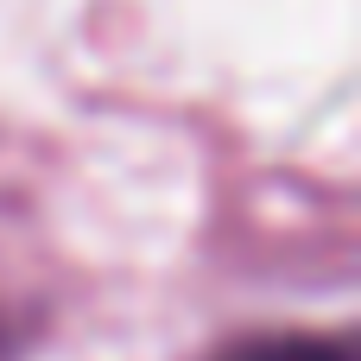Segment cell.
Listing matches in <instances>:
<instances>
[{
	"mask_svg": "<svg viewBox=\"0 0 361 361\" xmlns=\"http://www.w3.org/2000/svg\"><path fill=\"white\" fill-rule=\"evenodd\" d=\"M222 361H349V349L324 343V336H267V343H241Z\"/></svg>",
	"mask_w": 361,
	"mask_h": 361,
	"instance_id": "6da1fadb",
	"label": "cell"
}]
</instances>
